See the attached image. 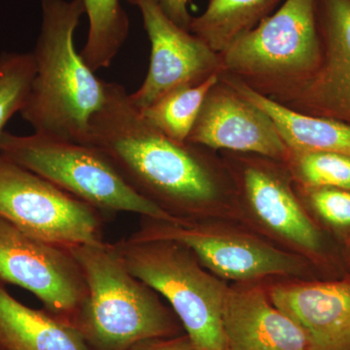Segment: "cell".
Here are the masks:
<instances>
[{
  "label": "cell",
  "mask_w": 350,
  "mask_h": 350,
  "mask_svg": "<svg viewBox=\"0 0 350 350\" xmlns=\"http://www.w3.org/2000/svg\"><path fill=\"white\" fill-rule=\"evenodd\" d=\"M87 144L100 149L135 192L178 220H198L238 200L229 169L215 151L157 130L119 83L107 82Z\"/></svg>",
  "instance_id": "obj_1"
},
{
  "label": "cell",
  "mask_w": 350,
  "mask_h": 350,
  "mask_svg": "<svg viewBox=\"0 0 350 350\" xmlns=\"http://www.w3.org/2000/svg\"><path fill=\"white\" fill-rule=\"evenodd\" d=\"M42 23L32 51L36 75L22 118L33 133L87 144L90 124L107 98V82L96 77L77 53L75 34L83 0H42Z\"/></svg>",
  "instance_id": "obj_2"
},
{
  "label": "cell",
  "mask_w": 350,
  "mask_h": 350,
  "mask_svg": "<svg viewBox=\"0 0 350 350\" xmlns=\"http://www.w3.org/2000/svg\"><path fill=\"white\" fill-rule=\"evenodd\" d=\"M88 288L76 329L90 349L128 350L149 338L180 335V325L155 290L126 268L114 243L69 246Z\"/></svg>",
  "instance_id": "obj_3"
},
{
  "label": "cell",
  "mask_w": 350,
  "mask_h": 350,
  "mask_svg": "<svg viewBox=\"0 0 350 350\" xmlns=\"http://www.w3.org/2000/svg\"><path fill=\"white\" fill-rule=\"evenodd\" d=\"M219 55L220 73L287 105L314 77L323 59L317 0H284Z\"/></svg>",
  "instance_id": "obj_4"
},
{
  "label": "cell",
  "mask_w": 350,
  "mask_h": 350,
  "mask_svg": "<svg viewBox=\"0 0 350 350\" xmlns=\"http://www.w3.org/2000/svg\"><path fill=\"white\" fill-rule=\"evenodd\" d=\"M114 244L131 273L169 301L197 350H227L223 310L229 287L192 251L167 239Z\"/></svg>",
  "instance_id": "obj_5"
},
{
  "label": "cell",
  "mask_w": 350,
  "mask_h": 350,
  "mask_svg": "<svg viewBox=\"0 0 350 350\" xmlns=\"http://www.w3.org/2000/svg\"><path fill=\"white\" fill-rule=\"evenodd\" d=\"M0 153L101 213L181 221L135 192L93 145L36 133L18 135L4 131L0 137Z\"/></svg>",
  "instance_id": "obj_6"
},
{
  "label": "cell",
  "mask_w": 350,
  "mask_h": 350,
  "mask_svg": "<svg viewBox=\"0 0 350 350\" xmlns=\"http://www.w3.org/2000/svg\"><path fill=\"white\" fill-rule=\"evenodd\" d=\"M101 213L0 153V217L21 231L66 247L98 243Z\"/></svg>",
  "instance_id": "obj_7"
},
{
  "label": "cell",
  "mask_w": 350,
  "mask_h": 350,
  "mask_svg": "<svg viewBox=\"0 0 350 350\" xmlns=\"http://www.w3.org/2000/svg\"><path fill=\"white\" fill-rule=\"evenodd\" d=\"M0 283L31 292L46 312L75 329L88 299L86 280L68 247L32 237L1 217Z\"/></svg>",
  "instance_id": "obj_8"
},
{
  "label": "cell",
  "mask_w": 350,
  "mask_h": 350,
  "mask_svg": "<svg viewBox=\"0 0 350 350\" xmlns=\"http://www.w3.org/2000/svg\"><path fill=\"white\" fill-rule=\"evenodd\" d=\"M133 241L167 239L186 246L214 275L250 282L273 275H299L305 271L301 258L278 250L261 239L200 223L167 222L142 217Z\"/></svg>",
  "instance_id": "obj_9"
},
{
  "label": "cell",
  "mask_w": 350,
  "mask_h": 350,
  "mask_svg": "<svg viewBox=\"0 0 350 350\" xmlns=\"http://www.w3.org/2000/svg\"><path fill=\"white\" fill-rule=\"evenodd\" d=\"M223 160L234 180L237 199L245 202L262 224L306 253L322 252L321 234L297 194L285 163L229 151Z\"/></svg>",
  "instance_id": "obj_10"
},
{
  "label": "cell",
  "mask_w": 350,
  "mask_h": 350,
  "mask_svg": "<svg viewBox=\"0 0 350 350\" xmlns=\"http://www.w3.org/2000/svg\"><path fill=\"white\" fill-rule=\"evenodd\" d=\"M142 14L151 43L150 64L142 86L130 94L138 110L150 107L178 88L200 84L221 72L220 55L202 39L179 27L159 0H128Z\"/></svg>",
  "instance_id": "obj_11"
},
{
  "label": "cell",
  "mask_w": 350,
  "mask_h": 350,
  "mask_svg": "<svg viewBox=\"0 0 350 350\" xmlns=\"http://www.w3.org/2000/svg\"><path fill=\"white\" fill-rule=\"evenodd\" d=\"M187 142L213 151L255 154L283 163L288 156L266 112L221 77L206 94Z\"/></svg>",
  "instance_id": "obj_12"
},
{
  "label": "cell",
  "mask_w": 350,
  "mask_h": 350,
  "mask_svg": "<svg viewBox=\"0 0 350 350\" xmlns=\"http://www.w3.org/2000/svg\"><path fill=\"white\" fill-rule=\"evenodd\" d=\"M317 14L321 66L285 107L350 126V0H317Z\"/></svg>",
  "instance_id": "obj_13"
},
{
  "label": "cell",
  "mask_w": 350,
  "mask_h": 350,
  "mask_svg": "<svg viewBox=\"0 0 350 350\" xmlns=\"http://www.w3.org/2000/svg\"><path fill=\"white\" fill-rule=\"evenodd\" d=\"M268 295L303 332L308 350H350V278L282 283Z\"/></svg>",
  "instance_id": "obj_14"
},
{
  "label": "cell",
  "mask_w": 350,
  "mask_h": 350,
  "mask_svg": "<svg viewBox=\"0 0 350 350\" xmlns=\"http://www.w3.org/2000/svg\"><path fill=\"white\" fill-rule=\"evenodd\" d=\"M223 330L227 350H308L301 329L257 286L229 288Z\"/></svg>",
  "instance_id": "obj_15"
},
{
  "label": "cell",
  "mask_w": 350,
  "mask_h": 350,
  "mask_svg": "<svg viewBox=\"0 0 350 350\" xmlns=\"http://www.w3.org/2000/svg\"><path fill=\"white\" fill-rule=\"evenodd\" d=\"M241 96L266 112L289 150L336 152L350 156V126L337 120L305 114L251 90L232 76L220 73Z\"/></svg>",
  "instance_id": "obj_16"
},
{
  "label": "cell",
  "mask_w": 350,
  "mask_h": 350,
  "mask_svg": "<svg viewBox=\"0 0 350 350\" xmlns=\"http://www.w3.org/2000/svg\"><path fill=\"white\" fill-rule=\"evenodd\" d=\"M0 349L91 350L81 334L21 303L0 283Z\"/></svg>",
  "instance_id": "obj_17"
},
{
  "label": "cell",
  "mask_w": 350,
  "mask_h": 350,
  "mask_svg": "<svg viewBox=\"0 0 350 350\" xmlns=\"http://www.w3.org/2000/svg\"><path fill=\"white\" fill-rule=\"evenodd\" d=\"M284 0H208L193 17L190 31L221 54L241 36L275 12Z\"/></svg>",
  "instance_id": "obj_18"
},
{
  "label": "cell",
  "mask_w": 350,
  "mask_h": 350,
  "mask_svg": "<svg viewBox=\"0 0 350 350\" xmlns=\"http://www.w3.org/2000/svg\"><path fill=\"white\" fill-rule=\"evenodd\" d=\"M89 32L80 55L92 70L111 66L130 31V21L120 0H83Z\"/></svg>",
  "instance_id": "obj_19"
},
{
  "label": "cell",
  "mask_w": 350,
  "mask_h": 350,
  "mask_svg": "<svg viewBox=\"0 0 350 350\" xmlns=\"http://www.w3.org/2000/svg\"><path fill=\"white\" fill-rule=\"evenodd\" d=\"M219 77L220 73H216L200 84L175 89L139 112L163 135L176 142H186L206 94Z\"/></svg>",
  "instance_id": "obj_20"
},
{
  "label": "cell",
  "mask_w": 350,
  "mask_h": 350,
  "mask_svg": "<svg viewBox=\"0 0 350 350\" xmlns=\"http://www.w3.org/2000/svg\"><path fill=\"white\" fill-rule=\"evenodd\" d=\"M285 165L296 185L350 190V156L336 152L288 149Z\"/></svg>",
  "instance_id": "obj_21"
},
{
  "label": "cell",
  "mask_w": 350,
  "mask_h": 350,
  "mask_svg": "<svg viewBox=\"0 0 350 350\" xmlns=\"http://www.w3.org/2000/svg\"><path fill=\"white\" fill-rule=\"evenodd\" d=\"M34 75L31 52L0 54V137L7 123L25 107Z\"/></svg>",
  "instance_id": "obj_22"
},
{
  "label": "cell",
  "mask_w": 350,
  "mask_h": 350,
  "mask_svg": "<svg viewBox=\"0 0 350 350\" xmlns=\"http://www.w3.org/2000/svg\"><path fill=\"white\" fill-rule=\"evenodd\" d=\"M295 184V183H294ZM319 217L335 231L350 234V190L338 188H306L295 184Z\"/></svg>",
  "instance_id": "obj_23"
},
{
  "label": "cell",
  "mask_w": 350,
  "mask_h": 350,
  "mask_svg": "<svg viewBox=\"0 0 350 350\" xmlns=\"http://www.w3.org/2000/svg\"><path fill=\"white\" fill-rule=\"evenodd\" d=\"M128 350H197L186 335L149 338L133 345Z\"/></svg>",
  "instance_id": "obj_24"
},
{
  "label": "cell",
  "mask_w": 350,
  "mask_h": 350,
  "mask_svg": "<svg viewBox=\"0 0 350 350\" xmlns=\"http://www.w3.org/2000/svg\"><path fill=\"white\" fill-rule=\"evenodd\" d=\"M163 12L174 21L175 24L190 31L193 16L190 13L192 0H159Z\"/></svg>",
  "instance_id": "obj_25"
},
{
  "label": "cell",
  "mask_w": 350,
  "mask_h": 350,
  "mask_svg": "<svg viewBox=\"0 0 350 350\" xmlns=\"http://www.w3.org/2000/svg\"><path fill=\"white\" fill-rule=\"evenodd\" d=\"M0 350H1V349H0Z\"/></svg>",
  "instance_id": "obj_26"
}]
</instances>
